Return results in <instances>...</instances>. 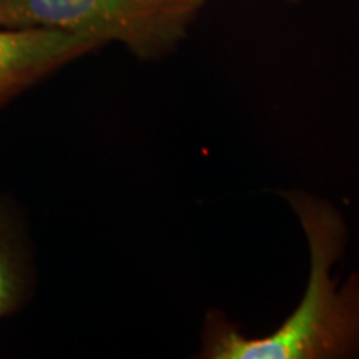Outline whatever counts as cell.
I'll return each mask as SVG.
<instances>
[{
	"label": "cell",
	"mask_w": 359,
	"mask_h": 359,
	"mask_svg": "<svg viewBox=\"0 0 359 359\" xmlns=\"http://www.w3.org/2000/svg\"><path fill=\"white\" fill-rule=\"evenodd\" d=\"M302 224L309 251L304 294L293 313L266 336H248L222 309L203 318L201 359L359 358V273L339 283L333 266L346 255L349 228L338 206L303 190L283 193Z\"/></svg>",
	"instance_id": "1"
},
{
	"label": "cell",
	"mask_w": 359,
	"mask_h": 359,
	"mask_svg": "<svg viewBox=\"0 0 359 359\" xmlns=\"http://www.w3.org/2000/svg\"><path fill=\"white\" fill-rule=\"evenodd\" d=\"M205 0H4L0 27H43L123 43L140 60L167 57Z\"/></svg>",
	"instance_id": "2"
},
{
	"label": "cell",
	"mask_w": 359,
	"mask_h": 359,
	"mask_svg": "<svg viewBox=\"0 0 359 359\" xmlns=\"http://www.w3.org/2000/svg\"><path fill=\"white\" fill-rule=\"evenodd\" d=\"M105 43L43 27H0V109L53 72Z\"/></svg>",
	"instance_id": "3"
},
{
	"label": "cell",
	"mask_w": 359,
	"mask_h": 359,
	"mask_svg": "<svg viewBox=\"0 0 359 359\" xmlns=\"http://www.w3.org/2000/svg\"><path fill=\"white\" fill-rule=\"evenodd\" d=\"M35 283L34 248L25 219L11 200L0 196V320L27 306Z\"/></svg>",
	"instance_id": "4"
},
{
	"label": "cell",
	"mask_w": 359,
	"mask_h": 359,
	"mask_svg": "<svg viewBox=\"0 0 359 359\" xmlns=\"http://www.w3.org/2000/svg\"><path fill=\"white\" fill-rule=\"evenodd\" d=\"M286 2H290V4H296V2H299V0H286Z\"/></svg>",
	"instance_id": "5"
},
{
	"label": "cell",
	"mask_w": 359,
	"mask_h": 359,
	"mask_svg": "<svg viewBox=\"0 0 359 359\" xmlns=\"http://www.w3.org/2000/svg\"><path fill=\"white\" fill-rule=\"evenodd\" d=\"M4 2V0H0V4H2Z\"/></svg>",
	"instance_id": "6"
}]
</instances>
